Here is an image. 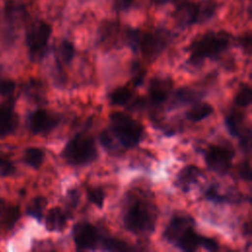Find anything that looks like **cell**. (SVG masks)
I'll return each mask as SVG.
<instances>
[{
    "mask_svg": "<svg viewBox=\"0 0 252 252\" xmlns=\"http://www.w3.org/2000/svg\"><path fill=\"white\" fill-rule=\"evenodd\" d=\"M58 52L61 57V60L65 64H69L75 56V47L71 41L64 39L61 41L59 45Z\"/></svg>",
    "mask_w": 252,
    "mask_h": 252,
    "instance_id": "27",
    "label": "cell"
},
{
    "mask_svg": "<svg viewBox=\"0 0 252 252\" xmlns=\"http://www.w3.org/2000/svg\"><path fill=\"white\" fill-rule=\"evenodd\" d=\"M171 82L166 79L156 78L152 80L149 87L150 101L154 104L163 103L169 95Z\"/></svg>",
    "mask_w": 252,
    "mask_h": 252,
    "instance_id": "14",
    "label": "cell"
},
{
    "mask_svg": "<svg viewBox=\"0 0 252 252\" xmlns=\"http://www.w3.org/2000/svg\"><path fill=\"white\" fill-rule=\"evenodd\" d=\"M202 238L203 235H200L194 229V226H190L183 232L174 245L183 251H195L201 246Z\"/></svg>",
    "mask_w": 252,
    "mask_h": 252,
    "instance_id": "16",
    "label": "cell"
},
{
    "mask_svg": "<svg viewBox=\"0 0 252 252\" xmlns=\"http://www.w3.org/2000/svg\"><path fill=\"white\" fill-rule=\"evenodd\" d=\"M133 2L134 0H114V6L117 11H126L132 6Z\"/></svg>",
    "mask_w": 252,
    "mask_h": 252,
    "instance_id": "36",
    "label": "cell"
},
{
    "mask_svg": "<svg viewBox=\"0 0 252 252\" xmlns=\"http://www.w3.org/2000/svg\"><path fill=\"white\" fill-rule=\"evenodd\" d=\"M184 0H152L155 5H164L168 3H180Z\"/></svg>",
    "mask_w": 252,
    "mask_h": 252,
    "instance_id": "37",
    "label": "cell"
},
{
    "mask_svg": "<svg viewBox=\"0 0 252 252\" xmlns=\"http://www.w3.org/2000/svg\"><path fill=\"white\" fill-rule=\"evenodd\" d=\"M19 119L14 110V100L9 97L0 104V137L12 134L18 127Z\"/></svg>",
    "mask_w": 252,
    "mask_h": 252,
    "instance_id": "11",
    "label": "cell"
},
{
    "mask_svg": "<svg viewBox=\"0 0 252 252\" xmlns=\"http://www.w3.org/2000/svg\"><path fill=\"white\" fill-rule=\"evenodd\" d=\"M171 39V32L164 29H157L153 32H143L139 50L147 58L154 59L164 50Z\"/></svg>",
    "mask_w": 252,
    "mask_h": 252,
    "instance_id": "6",
    "label": "cell"
},
{
    "mask_svg": "<svg viewBox=\"0 0 252 252\" xmlns=\"http://www.w3.org/2000/svg\"><path fill=\"white\" fill-rule=\"evenodd\" d=\"M46 199L43 197H35L28 206L27 214L36 220L40 221L43 218V212L46 207Z\"/></svg>",
    "mask_w": 252,
    "mask_h": 252,
    "instance_id": "23",
    "label": "cell"
},
{
    "mask_svg": "<svg viewBox=\"0 0 252 252\" xmlns=\"http://www.w3.org/2000/svg\"><path fill=\"white\" fill-rule=\"evenodd\" d=\"M158 213L156 207L145 200H136L132 202L123 218L126 229L136 234H150L157 224Z\"/></svg>",
    "mask_w": 252,
    "mask_h": 252,
    "instance_id": "2",
    "label": "cell"
},
{
    "mask_svg": "<svg viewBox=\"0 0 252 252\" xmlns=\"http://www.w3.org/2000/svg\"><path fill=\"white\" fill-rule=\"evenodd\" d=\"M87 197L91 203L95 205L98 208H101L104 203L105 194L101 188L98 187H90L87 190Z\"/></svg>",
    "mask_w": 252,
    "mask_h": 252,
    "instance_id": "29",
    "label": "cell"
},
{
    "mask_svg": "<svg viewBox=\"0 0 252 252\" xmlns=\"http://www.w3.org/2000/svg\"><path fill=\"white\" fill-rule=\"evenodd\" d=\"M214 112L213 106L208 102L196 103L191 109L186 112V117L194 122L202 121L209 117Z\"/></svg>",
    "mask_w": 252,
    "mask_h": 252,
    "instance_id": "20",
    "label": "cell"
},
{
    "mask_svg": "<svg viewBox=\"0 0 252 252\" xmlns=\"http://www.w3.org/2000/svg\"><path fill=\"white\" fill-rule=\"evenodd\" d=\"M251 97H252V93H251L250 87L247 85H244L236 93L234 96V102L236 105L240 107H245L250 104Z\"/></svg>",
    "mask_w": 252,
    "mask_h": 252,
    "instance_id": "28",
    "label": "cell"
},
{
    "mask_svg": "<svg viewBox=\"0 0 252 252\" xmlns=\"http://www.w3.org/2000/svg\"><path fill=\"white\" fill-rule=\"evenodd\" d=\"M112 137L125 149L136 147L144 136V126L124 112L110 114V130Z\"/></svg>",
    "mask_w": 252,
    "mask_h": 252,
    "instance_id": "3",
    "label": "cell"
},
{
    "mask_svg": "<svg viewBox=\"0 0 252 252\" xmlns=\"http://www.w3.org/2000/svg\"><path fill=\"white\" fill-rule=\"evenodd\" d=\"M218 9V4L213 0L200 2L182 1L178 3L173 18L181 28H187L196 24H203L211 20Z\"/></svg>",
    "mask_w": 252,
    "mask_h": 252,
    "instance_id": "4",
    "label": "cell"
},
{
    "mask_svg": "<svg viewBox=\"0 0 252 252\" xmlns=\"http://www.w3.org/2000/svg\"><path fill=\"white\" fill-rule=\"evenodd\" d=\"M72 236L79 250H94L101 242L98 230L90 222L81 221L73 226Z\"/></svg>",
    "mask_w": 252,
    "mask_h": 252,
    "instance_id": "8",
    "label": "cell"
},
{
    "mask_svg": "<svg viewBox=\"0 0 252 252\" xmlns=\"http://www.w3.org/2000/svg\"><path fill=\"white\" fill-rule=\"evenodd\" d=\"M234 152L222 146H211L205 154V161L208 167L219 173L224 174L231 166Z\"/></svg>",
    "mask_w": 252,
    "mask_h": 252,
    "instance_id": "9",
    "label": "cell"
},
{
    "mask_svg": "<svg viewBox=\"0 0 252 252\" xmlns=\"http://www.w3.org/2000/svg\"><path fill=\"white\" fill-rule=\"evenodd\" d=\"M205 197L215 203H237L242 199V196L238 194H220L217 188L213 185L206 190Z\"/></svg>",
    "mask_w": 252,
    "mask_h": 252,
    "instance_id": "21",
    "label": "cell"
},
{
    "mask_svg": "<svg viewBox=\"0 0 252 252\" xmlns=\"http://www.w3.org/2000/svg\"><path fill=\"white\" fill-rule=\"evenodd\" d=\"M203 176L201 169L193 164L186 165L177 174L175 178V186L180 190L187 192L190 188L196 184L200 177Z\"/></svg>",
    "mask_w": 252,
    "mask_h": 252,
    "instance_id": "13",
    "label": "cell"
},
{
    "mask_svg": "<svg viewBox=\"0 0 252 252\" xmlns=\"http://www.w3.org/2000/svg\"><path fill=\"white\" fill-rule=\"evenodd\" d=\"M201 246H203L204 248H206L207 250H210V251L219 250V243L215 239L210 238V237H206V236H203Z\"/></svg>",
    "mask_w": 252,
    "mask_h": 252,
    "instance_id": "34",
    "label": "cell"
},
{
    "mask_svg": "<svg viewBox=\"0 0 252 252\" xmlns=\"http://www.w3.org/2000/svg\"><path fill=\"white\" fill-rule=\"evenodd\" d=\"M62 157L72 165H85L93 162L97 158L94 140L87 134H77L65 145Z\"/></svg>",
    "mask_w": 252,
    "mask_h": 252,
    "instance_id": "5",
    "label": "cell"
},
{
    "mask_svg": "<svg viewBox=\"0 0 252 252\" xmlns=\"http://www.w3.org/2000/svg\"><path fill=\"white\" fill-rule=\"evenodd\" d=\"M132 97V92L126 87L115 89L109 94V100L114 105H125Z\"/></svg>",
    "mask_w": 252,
    "mask_h": 252,
    "instance_id": "24",
    "label": "cell"
},
{
    "mask_svg": "<svg viewBox=\"0 0 252 252\" xmlns=\"http://www.w3.org/2000/svg\"><path fill=\"white\" fill-rule=\"evenodd\" d=\"M100 244L104 250H110V251L132 250V248L129 246V244L127 242L120 240V239L112 238V237L101 238Z\"/></svg>",
    "mask_w": 252,
    "mask_h": 252,
    "instance_id": "25",
    "label": "cell"
},
{
    "mask_svg": "<svg viewBox=\"0 0 252 252\" xmlns=\"http://www.w3.org/2000/svg\"><path fill=\"white\" fill-rule=\"evenodd\" d=\"M16 88V84L12 80H3L0 82V94L12 95Z\"/></svg>",
    "mask_w": 252,
    "mask_h": 252,
    "instance_id": "32",
    "label": "cell"
},
{
    "mask_svg": "<svg viewBox=\"0 0 252 252\" xmlns=\"http://www.w3.org/2000/svg\"><path fill=\"white\" fill-rule=\"evenodd\" d=\"M59 123V118L44 109H36L29 116V126L33 134H45L53 130Z\"/></svg>",
    "mask_w": 252,
    "mask_h": 252,
    "instance_id": "10",
    "label": "cell"
},
{
    "mask_svg": "<svg viewBox=\"0 0 252 252\" xmlns=\"http://www.w3.org/2000/svg\"><path fill=\"white\" fill-rule=\"evenodd\" d=\"M203 94L191 88L178 89L173 94V105H183L191 102H197Z\"/></svg>",
    "mask_w": 252,
    "mask_h": 252,
    "instance_id": "19",
    "label": "cell"
},
{
    "mask_svg": "<svg viewBox=\"0 0 252 252\" xmlns=\"http://www.w3.org/2000/svg\"><path fill=\"white\" fill-rule=\"evenodd\" d=\"M67 224V217L62 209L55 207L47 212L45 218V227L48 231H62Z\"/></svg>",
    "mask_w": 252,
    "mask_h": 252,
    "instance_id": "17",
    "label": "cell"
},
{
    "mask_svg": "<svg viewBox=\"0 0 252 252\" xmlns=\"http://www.w3.org/2000/svg\"><path fill=\"white\" fill-rule=\"evenodd\" d=\"M239 44L244 49V51H246L247 53H250V51H251V34L248 32V33L244 34L243 36H241L239 39Z\"/></svg>",
    "mask_w": 252,
    "mask_h": 252,
    "instance_id": "35",
    "label": "cell"
},
{
    "mask_svg": "<svg viewBox=\"0 0 252 252\" xmlns=\"http://www.w3.org/2000/svg\"><path fill=\"white\" fill-rule=\"evenodd\" d=\"M231 43V36L225 32H209L194 40L189 46V62L193 65L205 59L216 58L224 52Z\"/></svg>",
    "mask_w": 252,
    "mask_h": 252,
    "instance_id": "1",
    "label": "cell"
},
{
    "mask_svg": "<svg viewBox=\"0 0 252 252\" xmlns=\"http://www.w3.org/2000/svg\"><path fill=\"white\" fill-rule=\"evenodd\" d=\"M21 213L18 206L8 204L0 198V231L11 229L18 220Z\"/></svg>",
    "mask_w": 252,
    "mask_h": 252,
    "instance_id": "15",
    "label": "cell"
},
{
    "mask_svg": "<svg viewBox=\"0 0 252 252\" xmlns=\"http://www.w3.org/2000/svg\"><path fill=\"white\" fill-rule=\"evenodd\" d=\"M225 126L230 135L239 139L250 131V129H243V117L238 112H231L226 116Z\"/></svg>",
    "mask_w": 252,
    "mask_h": 252,
    "instance_id": "18",
    "label": "cell"
},
{
    "mask_svg": "<svg viewBox=\"0 0 252 252\" xmlns=\"http://www.w3.org/2000/svg\"><path fill=\"white\" fill-rule=\"evenodd\" d=\"M143 31L138 30V29H132L129 28L125 31L124 34V41L125 43L134 51L139 50V45L141 41Z\"/></svg>",
    "mask_w": 252,
    "mask_h": 252,
    "instance_id": "26",
    "label": "cell"
},
{
    "mask_svg": "<svg viewBox=\"0 0 252 252\" xmlns=\"http://www.w3.org/2000/svg\"><path fill=\"white\" fill-rule=\"evenodd\" d=\"M51 32V26L42 21L37 22L29 28L26 39L30 54L33 58H38L44 54Z\"/></svg>",
    "mask_w": 252,
    "mask_h": 252,
    "instance_id": "7",
    "label": "cell"
},
{
    "mask_svg": "<svg viewBox=\"0 0 252 252\" xmlns=\"http://www.w3.org/2000/svg\"><path fill=\"white\" fill-rule=\"evenodd\" d=\"M44 159V152L39 148H29L25 151L24 154V160L25 162L32 167V168H38Z\"/></svg>",
    "mask_w": 252,
    "mask_h": 252,
    "instance_id": "22",
    "label": "cell"
},
{
    "mask_svg": "<svg viewBox=\"0 0 252 252\" xmlns=\"http://www.w3.org/2000/svg\"><path fill=\"white\" fill-rule=\"evenodd\" d=\"M190 226H194V220L190 216L176 215L172 217L167 226L165 227L163 236L168 242L175 244L178 238Z\"/></svg>",
    "mask_w": 252,
    "mask_h": 252,
    "instance_id": "12",
    "label": "cell"
},
{
    "mask_svg": "<svg viewBox=\"0 0 252 252\" xmlns=\"http://www.w3.org/2000/svg\"><path fill=\"white\" fill-rule=\"evenodd\" d=\"M132 74H133V83L136 87L141 86L144 82L146 71L137 63L133 64L132 67Z\"/></svg>",
    "mask_w": 252,
    "mask_h": 252,
    "instance_id": "31",
    "label": "cell"
},
{
    "mask_svg": "<svg viewBox=\"0 0 252 252\" xmlns=\"http://www.w3.org/2000/svg\"><path fill=\"white\" fill-rule=\"evenodd\" d=\"M15 172L14 163L4 156L0 155V174L2 176H10Z\"/></svg>",
    "mask_w": 252,
    "mask_h": 252,
    "instance_id": "30",
    "label": "cell"
},
{
    "mask_svg": "<svg viewBox=\"0 0 252 252\" xmlns=\"http://www.w3.org/2000/svg\"><path fill=\"white\" fill-rule=\"evenodd\" d=\"M238 173L239 176L245 180V181H250L251 180V168H250V163L248 160L243 161L239 168H238Z\"/></svg>",
    "mask_w": 252,
    "mask_h": 252,
    "instance_id": "33",
    "label": "cell"
}]
</instances>
